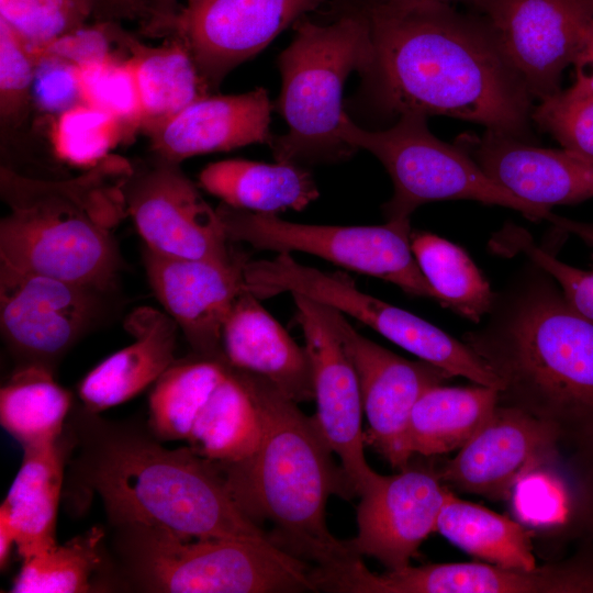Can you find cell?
I'll return each mask as SVG.
<instances>
[{
	"label": "cell",
	"mask_w": 593,
	"mask_h": 593,
	"mask_svg": "<svg viewBox=\"0 0 593 593\" xmlns=\"http://www.w3.org/2000/svg\"><path fill=\"white\" fill-rule=\"evenodd\" d=\"M245 290L223 328L222 349L234 368L259 374L296 403L315 399L311 360L278 321Z\"/></svg>",
	"instance_id": "cell-23"
},
{
	"label": "cell",
	"mask_w": 593,
	"mask_h": 593,
	"mask_svg": "<svg viewBox=\"0 0 593 593\" xmlns=\"http://www.w3.org/2000/svg\"><path fill=\"white\" fill-rule=\"evenodd\" d=\"M314 302L357 373L369 423L365 443L401 469V441L413 406L425 391L452 376L428 361L400 357L359 334L342 312Z\"/></svg>",
	"instance_id": "cell-14"
},
{
	"label": "cell",
	"mask_w": 593,
	"mask_h": 593,
	"mask_svg": "<svg viewBox=\"0 0 593 593\" xmlns=\"http://www.w3.org/2000/svg\"><path fill=\"white\" fill-rule=\"evenodd\" d=\"M553 225L564 233L577 235L593 249V223L578 222L558 216Z\"/></svg>",
	"instance_id": "cell-47"
},
{
	"label": "cell",
	"mask_w": 593,
	"mask_h": 593,
	"mask_svg": "<svg viewBox=\"0 0 593 593\" xmlns=\"http://www.w3.org/2000/svg\"><path fill=\"white\" fill-rule=\"evenodd\" d=\"M562 560L533 569L489 562L406 566L371 572L359 556L327 568L325 592L337 593H593V545Z\"/></svg>",
	"instance_id": "cell-11"
},
{
	"label": "cell",
	"mask_w": 593,
	"mask_h": 593,
	"mask_svg": "<svg viewBox=\"0 0 593 593\" xmlns=\"http://www.w3.org/2000/svg\"><path fill=\"white\" fill-rule=\"evenodd\" d=\"M456 145L497 184L519 199L550 209L593 198V158L562 147L544 148L488 131L465 133Z\"/></svg>",
	"instance_id": "cell-21"
},
{
	"label": "cell",
	"mask_w": 593,
	"mask_h": 593,
	"mask_svg": "<svg viewBox=\"0 0 593 593\" xmlns=\"http://www.w3.org/2000/svg\"><path fill=\"white\" fill-rule=\"evenodd\" d=\"M371 75L382 103L403 114L446 115L524 139L532 97L482 18L432 0H368Z\"/></svg>",
	"instance_id": "cell-1"
},
{
	"label": "cell",
	"mask_w": 593,
	"mask_h": 593,
	"mask_svg": "<svg viewBox=\"0 0 593 593\" xmlns=\"http://www.w3.org/2000/svg\"><path fill=\"white\" fill-rule=\"evenodd\" d=\"M411 247L438 302L480 323L490 309L494 291L467 251L433 233L413 230Z\"/></svg>",
	"instance_id": "cell-34"
},
{
	"label": "cell",
	"mask_w": 593,
	"mask_h": 593,
	"mask_svg": "<svg viewBox=\"0 0 593 593\" xmlns=\"http://www.w3.org/2000/svg\"><path fill=\"white\" fill-rule=\"evenodd\" d=\"M51 141L58 158L88 169L125 143V134L111 114L82 102L57 115Z\"/></svg>",
	"instance_id": "cell-35"
},
{
	"label": "cell",
	"mask_w": 593,
	"mask_h": 593,
	"mask_svg": "<svg viewBox=\"0 0 593 593\" xmlns=\"http://www.w3.org/2000/svg\"><path fill=\"white\" fill-rule=\"evenodd\" d=\"M504 59L532 98L558 91L593 33V0H475Z\"/></svg>",
	"instance_id": "cell-12"
},
{
	"label": "cell",
	"mask_w": 593,
	"mask_h": 593,
	"mask_svg": "<svg viewBox=\"0 0 593 593\" xmlns=\"http://www.w3.org/2000/svg\"><path fill=\"white\" fill-rule=\"evenodd\" d=\"M67 428L78 454L70 479L98 495L110 524H138L193 538H269L234 501L219 466L190 447L81 407ZM272 540V539H271Z\"/></svg>",
	"instance_id": "cell-3"
},
{
	"label": "cell",
	"mask_w": 593,
	"mask_h": 593,
	"mask_svg": "<svg viewBox=\"0 0 593 593\" xmlns=\"http://www.w3.org/2000/svg\"><path fill=\"white\" fill-rule=\"evenodd\" d=\"M436 530L484 562L523 569L537 566L530 534L523 525L461 500L452 491L439 513Z\"/></svg>",
	"instance_id": "cell-31"
},
{
	"label": "cell",
	"mask_w": 593,
	"mask_h": 593,
	"mask_svg": "<svg viewBox=\"0 0 593 593\" xmlns=\"http://www.w3.org/2000/svg\"><path fill=\"white\" fill-rule=\"evenodd\" d=\"M244 278L247 290L259 299L283 292L301 294L356 318L452 377L460 376L499 391L502 388L495 373L463 340L411 312L360 291L343 273H327L301 265L283 253L268 260L246 261Z\"/></svg>",
	"instance_id": "cell-9"
},
{
	"label": "cell",
	"mask_w": 593,
	"mask_h": 593,
	"mask_svg": "<svg viewBox=\"0 0 593 593\" xmlns=\"http://www.w3.org/2000/svg\"><path fill=\"white\" fill-rule=\"evenodd\" d=\"M94 0H0V18L29 44L40 48L86 24Z\"/></svg>",
	"instance_id": "cell-37"
},
{
	"label": "cell",
	"mask_w": 593,
	"mask_h": 593,
	"mask_svg": "<svg viewBox=\"0 0 593 593\" xmlns=\"http://www.w3.org/2000/svg\"><path fill=\"white\" fill-rule=\"evenodd\" d=\"M260 435L254 400L228 363L226 374L195 416L186 441L200 456L223 466L251 456Z\"/></svg>",
	"instance_id": "cell-29"
},
{
	"label": "cell",
	"mask_w": 593,
	"mask_h": 593,
	"mask_svg": "<svg viewBox=\"0 0 593 593\" xmlns=\"http://www.w3.org/2000/svg\"><path fill=\"white\" fill-rule=\"evenodd\" d=\"M573 65L575 81L566 91L579 96H593V33Z\"/></svg>",
	"instance_id": "cell-46"
},
{
	"label": "cell",
	"mask_w": 593,
	"mask_h": 593,
	"mask_svg": "<svg viewBox=\"0 0 593 593\" xmlns=\"http://www.w3.org/2000/svg\"><path fill=\"white\" fill-rule=\"evenodd\" d=\"M134 168L111 154L77 177L45 180L1 166L0 262L92 289H109L119 270L114 228L127 215L125 184Z\"/></svg>",
	"instance_id": "cell-5"
},
{
	"label": "cell",
	"mask_w": 593,
	"mask_h": 593,
	"mask_svg": "<svg viewBox=\"0 0 593 593\" xmlns=\"http://www.w3.org/2000/svg\"><path fill=\"white\" fill-rule=\"evenodd\" d=\"M83 103L105 111L122 125L125 143L142 127V107L130 57L118 53L80 67Z\"/></svg>",
	"instance_id": "cell-36"
},
{
	"label": "cell",
	"mask_w": 593,
	"mask_h": 593,
	"mask_svg": "<svg viewBox=\"0 0 593 593\" xmlns=\"http://www.w3.org/2000/svg\"><path fill=\"white\" fill-rule=\"evenodd\" d=\"M115 44L110 31V21H97L92 25H82L72 30L37 51L55 54L66 58L79 67L104 59L115 52Z\"/></svg>",
	"instance_id": "cell-42"
},
{
	"label": "cell",
	"mask_w": 593,
	"mask_h": 593,
	"mask_svg": "<svg viewBox=\"0 0 593 593\" xmlns=\"http://www.w3.org/2000/svg\"><path fill=\"white\" fill-rule=\"evenodd\" d=\"M566 466L574 488V537L593 545V451L570 454Z\"/></svg>",
	"instance_id": "cell-43"
},
{
	"label": "cell",
	"mask_w": 593,
	"mask_h": 593,
	"mask_svg": "<svg viewBox=\"0 0 593 593\" xmlns=\"http://www.w3.org/2000/svg\"><path fill=\"white\" fill-rule=\"evenodd\" d=\"M118 47L132 60L142 107L141 131L148 135L190 103L210 94L186 43L169 35L158 46L143 43L119 22L110 21Z\"/></svg>",
	"instance_id": "cell-26"
},
{
	"label": "cell",
	"mask_w": 593,
	"mask_h": 593,
	"mask_svg": "<svg viewBox=\"0 0 593 593\" xmlns=\"http://www.w3.org/2000/svg\"><path fill=\"white\" fill-rule=\"evenodd\" d=\"M180 0H146L149 10V20L141 27L147 36L165 37L167 30L177 15Z\"/></svg>",
	"instance_id": "cell-45"
},
{
	"label": "cell",
	"mask_w": 593,
	"mask_h": 593,
	"mask_svg": "<svg viewBox=\"0 0 593 593\" xmlns=\"http://www.w3.org/2000/svg\"><path fill=\"white\" fill-rule=\"evenodd\" d=\"M71 447L70 433L66 436L65 432L55 441L23 447L21 466L0 506L22 560L57 545L58 504Z\"/></svg>",
	"instance_id": "cell-25"
},
{
	"label": "cell",
	"mask_w": 593,
	"mask_h": 593,
	"mask_svg": "<svg viewBox=\"0 0 593 593\" xmlns=\"http://www.w3.org/2000/svg\"><path fill=\"white\" fill-rule=\"evenodd\" d=\"M432 1H440V2H450V1H456V0H432ZM467 1H470V2H473L475 0H467Z\"/></svg>",
	"instance_id": "cell-49"
},
{
	"label": "cell",
	"mask_w": 593,
	"mask_h": 593,
	"mask_svg": "<svg viewBox=\"0 0 593 593\" xmlns=\"http://www.w3.org/2000/svg\"><path fill=\"white\" fill-rule=\"evenodd\" d=\"M560 449L559 437L548 424L497 404L456 457L436 471L449 489L505 501L523 480L557 466Z\"/></svg>",
	"instance_id": "cell-16"
},
{
	"label": "cell",
	"mask_w": 593,
	"mask_h": 593,
	"mask_svg": "<svg viewBox=\"0 0 593 593\" xmlns=\"http://www.w3.org/2000/svg\"><path fill=\"white\" fill-rule=\"evenodd\" d=\"M234 368V367H233ZM257 407L261 435L251 456L219 466L243 513L258 524H273L272 541L314 567L336 563L350 553L325 522L333 493L350 499L353 492L315 416L268 379L234 368Z\"/></svg>",
	"instance_id": "cell-4"
},
{
	"label": "cell",
	"mask_w": 593,
	"mask_h": 593,
	"mask_svg": "<svg viewBox=\"0 0 593 593\" xmlns=\"http://www.w3.org/2000/svg\"><path fill=\"white\" fill-rule=\"evenodd\" d=\"M94 290L0 262V327L22 363L53 369L90 323Z\"/></svg>",
	"instance_id": "cell-17"
},
{
	"label": "cell",
	"mask_w": 593,
	"mask_h": 593,
	"mask_svg": "<svg viewBox=\"0 0 593 593\" xmlns=\"http://www.w3.org/2000/svg\"><path fill=\"white\" fill-rule=\"evenodd\" d=\"M32 52L36 59L32 96L37 109L58 115L82 103L80 67L55 54Z\"/></svg>",
	"instance_id": "cell-41"
},
{
	"label": "cell",
	"mask_w": 593,
	"mask_h": 593,
	"mask_svg": "<svg viewBox=\"0 0 593 593\" xmlns=\"http://www.w3.org/2000/svg\"><path fill=\"white\" fill-rule=\"evenodd\" d=\"M228 369L225 357L192 353L175 360L154 383L148 429L161 441L187 440L200 409Z\"/></svg>",
	"instance_id": "cell-33"
},
{
	"label": "cell",
	"mask_w": 593,
	"mask_h": 593,
	"mask_svg": "<svg viewBox=\"0 0 593 593\" xmlns=\"http://www.w3.org/2000/svg\"><path fill=\"white\" fill-rule=\"evenodd\" d=\"M177 327L169 315L156 309L134 310L125 321L134 342L103 359L82 378L78 385L82 407L99 414L155 383L176 360Z\"/></svg>",
	"instance_id": "cell-24"
},
{
	"label": "cell",
	"mask_w": 593,
	"mask_h": 593,
	"mask_svg": "<svg viewBox=\"0 0 593 593\" xmlns=\"http://www.w3.org/2000/svg\"><path fill=\"white\" fill-rule=\"evenodd\" d=\"M102 527H92L63 545L22 560L12 593H86L111 589L113 571L107 570ZM113 582V581H112Z\"/></svg>",
	"instance_id": "cell-32"
},
{
	"label": "cell",
	"mask_w": 593,
	"mask_h": 593,
	"mask_svg": "<svg viewBox=\"0 0 593 593\" xmlns=\"http://www.w3.org/2000/svg\"><path fill=\"white\" fill-rule=\"evenodd\" d=\"M15 546V538L9 522L0 516V567L3 570L9 563L12 547Z\"/></svg>",
	"instance_id": "cell-48"
},
{
	"label": "cell",
	"mask_w": 593,
	"mask_h": 593,
	"mask_svg": "<svg viewBox=\"0 0 593 593\" xmlns=\"http://www.w3.org/2000/svg\"><path fill=\"white\" fill-rule=\"evenodd\" d=\"M35 55L29 44L0 18V119L1 127L19 125L31 102Z\"/></svg>",
	"instance_id": "cell-39"
},
{
	"label": "cell",
	"mask_w": 593,
	"mask_h": 593,
	"mask_svg": "<svg viewBox=\"0 0 593 593\" xmlns=\"http://www.w3.org/2000/svg\"><path fill=\"white\" fill-rule=\"evenodd\" d=\"M93 16L99 22L137 20L141 27L149 20L146 0H94Z\"/></svg>",
	"instance_id": "cell-44"
},
{
	"label": "cell",
	"mask_w": 593,
	"mask_h": 593,
	"mask_svg": "<svg viewBox=\"0 0 593 593\" xmlns=\"http://www.w3.org/2000/svg\"><path fill=\"white\" fill-rule=\"evenodd\" d=\"M292 42L278 57L282 87L277 111L288 132L269 146L279 163L333 160L355 149L338 134L345 115L342 96L353 71L371 75L373 46L367 18L354 9L321 25L304 16L293 24Z\"/></svg>",
	"instance_id": "cell-7"
},
{
	"label": "cell",
	"mask_w": 593,
	"mask_h": 593,
	"mask_svg": "<svg viewBox=\"0 0 593 593\" xmlns=\"http://www.w3.org/2000/svg\"><path fill=\"white\" fill-rule=\"evenodd\" d=\"M462 340L502 383L497 404L548 424L570 454L593 451V321L526 258Z\"/></svg>",
	"instance_id": "cell-2"
},
{
	"label": "cell",
	"mask_w": 593,
	"mask_h": 593,
	"mask_svg": "<svg viewBox=\"0 0 593 593\" xmlns=\"http://www.w3.org/2000/svg\"><path fill=\"white\" fill-rule=\"evenodd\" d=\"M314 379L318 426L342 462L353 492L361 495L380 477L368 465L361 428L363 412L359 381L343 345L320 315L313 300L291 294Z\"/></svg>",
	"instance_id": "cell-19"
},
{
	"label": "cell",
	"mask_w": 593,
	"mask_h": 593,
	"mask_svg": "<svg viewBox=\"0 0 593 593\" xmlns=\"http://www.w3.org/2000/svg\"><path fill=\"white\" fill-rule=\"evenodd\" d=\"M490 247L506 256L524 254L553 277L578 312L593 321V269L588 271L561 261L555 254L538 246L526 230L514 224L505 225L494 234Z\"/></svg>",
	"instance_id": "cell-38"
},
{
	"label": "cell",
	"mask_w": 593,
	"mask_h": 593,
	"mask_svg": "<svg viewBox=\"0 0 593 593\" xmlns=\"http://www.w3.org/2000/svg\"><path fill=\"white\" fill-rule=\"evenodd\" d=\"M216 212L231 242L279 254L314 255L393 283L409 295L438 302L413 255L410 219L389 220L382 225L338 226L293 223L224 203Z\"/></svg>",
	"instance_id": "cell-10"
},
{
	"label": "cell",
	"mask_w": 593,
	"mask_h": 593,
	"mask_svg": "<svg viewBox=\"0 0 593 593\" xmlns=\"http://www.w3.org/2000/svg\"><path fill=\"white\" fill-rule=\"evenodd\" d=\"M199 184L231 208L262 214L300 211L318 197L310 171L296 164L279 161L212 163L199 174Z\"/></svg>",
	"instance_id": "cell-28"
},
{
	"label": "cell",
	"mask_w": 593,
	"mask_h": 593,
	"mask_svg": "<svg viewBox=\"0 0 593 593\" xmlns=\"http://www.w3.org/2000/svg\"><path fill=\"white\" fill-rule=\"evenodd\" d=\"M324 0H184L166 36L180 37L211 90Z\"/></svg>",
	"instance_id": "cell-15"
},
{
	"label": "cell",
	"mask_w": 593,
	"mask_h": 593,
	"mask_svg": "<svg viewBox=\"0 0 593 593\" xmlns=\"http://www.w3.org/2000/svg\"><path fill=\"white\" fill-rule=\"evenodd\" d=\"M145 272L156 299L184 334L192 351L225 357L222 328L236 299L247 290L246 260L189 259L145 248Z\"/></svg>",
	"instance_id": "cell-20"
},
{
	"label": "cell",
	"mask_w": 593,
	"mask_h": 593,
	"mask_svg": "<svg viewBox=\"0 0 593 593\" xmlns=\"http://www.w3.org/2000/svg\"><path fill=\"white\" fill-rule=\"evenodd\" d=\"M450 493L434 469L407 465L396 474H380L359 495L357 534L346 541L350 553L372 557L388 570L409 566L436 530Z\"/></svg>",
	"instance_id": "cell-18"
},
{
	"label": "cell",
	"mask_w": 593,
	"mask_h": 593,
	"mask_svg": "<svg viewBox=\"0 0 593 593\" xmlns=\"http://www.w3.org/2000/svg\"><path fill=\"white\" fill-rule=\"evenodd\" d=\"M499 390L435 385L413 406L400 448L401 469L414 455L435 456L460 449L491 416Z\"/></svg>",
	"instance_id": "cell-27"
},
{
	"label": "cell",
	"mask_w": 593,
	"mask_h": 593,
	"mask_svg": "<svg viewBox=\"0 0 593 593\" xmlns=\"http://www.w3.org/2000/svg\"><path fill=\"white\" fill-rule=\"evenodd\" d=\"M71 403L52 368L22 363L1 387L0 422L23 447L55 441L66 429Z\"/></svg>",
	"instance_id": "cell-30"
},
{
	"label": "cell",
	"mask_w": 593,
	"mask_h": 593,
	"mask_svg": "<svg viewBox=\"0 0 593 593\" xmlns=\"http://www.w3.org/2000/svg\"><path fill=\"white\" fill-rule=\"evenodd\" d=\"M127 215L145 248L168 257L230 259L234 255L216 212L183 174L180 164L156 159L134 169L125 184Z\"/></svg>",
	"instance_id": "cell-13"
},
{
	"label": "cell",
	"mask_w": 593,
	"mask_h": 593,
	"mask_svg": "<svg viewBox=\"0 0 593 593\" xmlns=\"http://www.w3.org/2000/svg\"><path fill=\"white\" fill-rule=\"evenodd\" d=\"M426 119L425 114L406 112L383 131L363 130L347 113L340 122L342 141L376 156L392 180L393 195L382 208L387 221L410 219L418 206L446 200L504 206L534 222L556 221L550 209L514 195L488 177L458 145L438 139Z\"/></svg>",
	"instance_id": "cell-8"
},
{
	"label": "cell",
	"mask_w": 593,
	"mask_h": 593,
	"mask_svg": "<svg viewBox=\"0 0 593 593\" xmlns=\"http://www.w3.org/2000/svg\"><path fill=\"white\" fill-rule=\"evenodd\" d=\"M532 119L562 147L593 158V96L560 90L540 100Z\"/></svg>",
	"instance_id": "cell-40"
},
{
	"label": "cell",
	"mask_w": 593,
	"mask_h": 593,
	"mask_svg": "<svg viewBox=\"0 0 593 593\" xmlns=\"http://www.w3.org/2000/svg\"><path fill=\"white\" fill-rule=\"evenodd\" d=\"M271 103L264 88L240 94L205 96L149 133L156 159L180 164L214 152L270 144Z\"/></svg>",
	"instance_id": "cell-22"
},
{
	"label": "cell",
	"mask_w": 593,
	"mask_h": 593,
	"mask_svg": "<svg viewBox=\"0 0 593 593\" xmlns=\"http://www.w3.org/2000/svg\"><path fill=\"white\" fill-rule=\"evenodd\" d=\"M114 528L120 578L142 592H315L306 561L269 538H193L138 524Z\"/></svg>",
	"instance_id": "cell-6"
}]
</instances>
